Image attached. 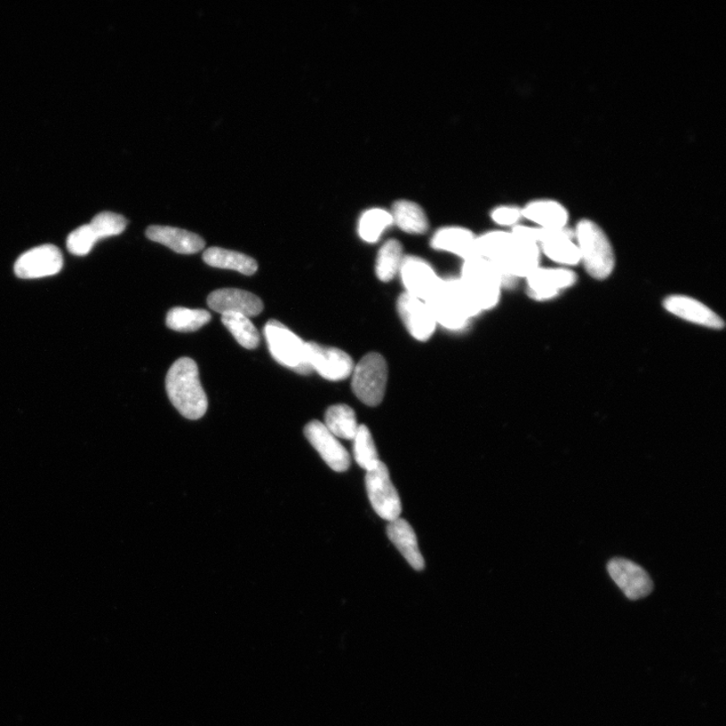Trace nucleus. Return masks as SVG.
Masks as SVG:
<instances>
[{"instance_id":"29","label":"nucleus","mask_w":726,"mask_h":726,"mask_svg":"<svg viewBox=\"0 0 726 726\" xmlns=\"http://www.w3.org/2000/svg\"><path fill=\"white\" fill-rule=\"evenodd\" d=\"M354 454L356 464L366 473L376 468L380 460L371 431L365 425H359L354 439Z\"/></svg>"},{"instance_id":"5","label":"nucleus","mask_w":726,"mask_h":726,"mask_svg":"<svg viewBox=\"0 0 726 726\" xmlns=\"http://www.w3.org/2000/svg\"><path fill=\"white\" fill-rule=\"evenodd\" d=\"M266 340L271 356L286 369L302 376L313 372L307 361L306 342L277 320H269L265 329Z\"/></svg>"},{"instance_id":"22","label":"nucleus","mask_w":726,"mask_h":726,"mask_svg":"<svg viewBox=\"0 0 726 726\" xmlns=\"http://www.w3.org/2000/svg\"><path fill=\"white\" fill-rule=\"evenodd\" d=\"M522 215L542 228L562 229L568 225V213L564 207L553 201H536L525 207Z\"/></svg>"},{"instance_id":"31","label":"nucleus","mask_w":726,"mask_h":726,"mask_svg":"<svg viewBox=\"0 0 726 726\" xmlns=\"http://www.w3.org/2000/svg\"><path fill=\"white\" fill-rule=\"evenodd\" d=\"M90 226L98 241H100L103 238L122 235L126 228L127 221L123 215L102 212L92 219Z\"/></svg>"},{"instance_id":"4","label":"nucleus","mask_w":726,"mask_h":726,"mask_svg":"<svg viewBox=\"0 0 726 726\" xmlns=\"http://www.w3.org/2000/svg\"><path fill=\"white\" fill-rule=\"evenodd\" d=\"M581 261L589 276L596 280L608 278L616 266V259L608 236L590 220H581L577 227Z\"/></svg>"},{"instance_id":"21","label":"nucleus","mask_w":726,"mask_h":726,"mask_svg":"<svg viewBox=\"0 0 726 726\" xmlns=\"http://www.w3.org/2000/svg\"><path fill=\"white\" fill-rule=\"evenodd\" d=\"M203 261L210 267L236 270L245 276L253 275L259 268L258 262L249 255L221 249V247H211L205 251Z\"/></svg>"},{"instance_id":"17","label":"nucleus","mask_w":726,"mask_h":726,"mask_svg":"<svg viewBox=\"0 0 726 726\" xmlns=\"http://www.w3.org/2000/svg\"><path fill=\"white\" fill-rule=\"evenodd\" d=\"M664 308L668 312L683 320L705 326L707 329H722L724 327L722 319L696 299L674 295L664 301Z\"/></svg>"},{"instance_id":"32","label":"nucleus","mask_w":726,"mask_h":726,"mask_svg":"<svg viewBox=\"0 0 726 726\" xmlns=\"http://www.w3.org/2000/svg\"><path fill=\"white\" fill-rule=\"evenodd\" d=\"M98 238L93 234L90 225L78 227L67 238L68 251L77 257H83L91 252Z\"/></svg>"},{"instance_id":"15","label":"nucleus","mask_w":726,"mask_h":726,"mask_svg":"<svg viewBox=\"0 0 726 726\" xmlns=\"http://www.w3.org/2000/svg\"><path fill=\"white\" fill-rule=\"evenodd\" d=\"M577 280V274L566 269L539 267L526 277L530 297L539 301L555 298L562 290L570 288Z\"/></svg>"},{"instance_id":"11","label":"nucleus","mask_w":726,"mask_h":726,"mask_svg":"<svg viewBox=\"0 0 726 726\" xmlns=\"http://www.w3.org/2000/svg\"><path fill=\"white\" fill-rule=\"evenodd\" d=\"M398 274L406 293L423 302H427L442 282L426 261L412 255L404 258Z\"/></svg>"},{"instance_id":"3","label":"nucleus","mask_w":726,"mask_h":726,"mask_svg":"<svg viewBox=\"0 0 726 726\" xmlns=\"http://www.w3.org/2000/svg\"><path fill=\"white\" fill-rule=\"evenodd\" d=\"M425 303L436 323L451 331L465 329L470 320L482 312L460 278L442 280Z\"/></svg>"},{"instance_id":"20","label":"nucleus","mask_w":726,"mask_h":726,"mask_svg":"<svg viewBox=\"0 0 726 726\" xmlns=\"http://www.w3.org/2000/svg\"><path fill=\"white\" fill-rule=\"evenodd\" d=\"M387 534L389 540L414 570L424 569L425 560L420 552L416 534L408 522L401 517L389 522L387 526Z\"/></svg>"},{"instance_id":"28","label":"nucleus","mask_w":726,"mask_h":726,"mask_svg":"<svg viewBox=\"0 0 726 726\" xmlns=\"http://www.w3.org/2000/svg\"><path fill=\"white\" fill-rule=\"evenodd\" d=\"M221 322L243 347L255 349L260 346V333L251 321V318L242 314L227 313L221 316Z\"/></svg>"},{"instance_id":"7","label":"nucleus","mask_w":726,"mask_h":726,"mask_svg":"<svg viewBox=\"0 0 726 726\" xmlns=\"http://www.w3.org/2000/svg\"><path fill=\"white\" fill-rule=\"evenodd\" d=\"M387 384L388 365L380 354H366L354 366L351 387L362 403L379 406L384 400Z\"/></svg>"},{"instance_id":"27","label":"nucleus","mask_w":726,"mask_h":726,"mask_svg":"<svg viewBox=\"0 0 726 726\" xmlns=\"http://www.w3.org/2000/svg\"><path fill=\"white\" fill-rule=\"evenodd\" d=\"M393 225L392 213L381 209H372L365 211L359 219L358 235L365 243H374Z\"/></svg>"},{"instance_id":"23","label":"nucleus","mask_w":726,"mask_h":726,"mask_svg":"<svg viewBox=\"0 0 726 726\" xmlns=\"http://www.w3.org/2000/svg\"><path fill=\"white\" fill-rule=\"evenodd\" d=\"M392 217L395 225L410 235L425 234L429 222L424 210L414 202L400 201L393 206Z\"/></svg>"},{"instance_id":"30","label":"nucleus","mask_w":726,"mask_h":726,"mask_svg":"<svg viewBox=\"0 0 726 726\" xmlns=\"http://www.w3.org/2000/svg\"><path fill=\"white\" fill-rule=\"evenodd\" d=\"M573 235H563L541 244L542 251L550 260L564 266H576L581 261L577 243L572 242Z\"/></svg>"},{"instance_id":"25","label":"nucleus","mask_w":726,"mask_h":726,"mask_svg":"<svg viewBox=\"0 0 726 726\" xmlns=\"http://www.w3.org/2000/svg\"><path fill=\"white\" fill-rule=\"evenodd\" d=\"M405 255L403 246L396 239H390L380 247L376 262V275L379 280L388 283L400 273Z\"/></svg>"},{"instance_id":"6","label":"nucleus","mask_w":726,"mask_h":726,"mask_svg":"<svg viewBox=\"0 0 726 726\" xmlns=\"http://www.w3.org/2000/svg\"><path fill=\"white\" fill-rule=\"evenodd\" d=\"M459 278L482 311L498 305L502 282L500 271L491 261L483 258L465 261Z\"/></svg>"},{"instance_id":"14","label":"nucleus","mask_w":726,"mask_h":726,"mask_svg":"<svg viewBox=\"0 0 726 726\" xmlns=\"http://www.w3.org/2000/svg\"><path fill=\"white\" fill-rule=\"evenodd\" d=\"M397 306L406 330L414 339L427 341L432 337L437 323L425 302L405 293L397 299Z\"/></svg>"},{"instance_id":"9","label":"nucleus","mask_w":726,"mask_h":726,"mask_svg":"<svg viewBox=\"0 0 726 726\" xmlns=\"http://www.w3.org/2000/svg\"><path fill=\"white\" fill-rule=\"evenodd\" d=\"M306 350L311 368L322 378L338 381L353 374L354 370L353 358L345 351L318 345L316 342H306Z\"/></svg>"},{"instance_id":"12","label":"nucleus","mask_w":726,"mask_h":726,"mask_svg":"<svg viewBox=\"0 0 726 726\" xmlns=\"http://www.w3.org/2000/svg\"><path fill=\"white\" fill-rule=\"evenodd\" d=\"M308 441L320 454L322 459L334 472L345 473L350 466V456L338 438L335 437L324 423L314 420L305 427Z\"/></svg>"},{"instance_id":"19","label":"nucleus","mask_w":726,"mask_h":726,"mask_svg":"<svg viewBox=\"0 0 726 726\" xmlns=\"http://www.w3.org/2000/svg\"><path fill=\"white\" fill-rule=\"evenodd\" d=\"M475 242L476 237L466 228L444 227L431 239V246L437 251L457 254L465 261L478 258Z\"/></svg>"},{"instance_id":"13","label":"nucleus","mask_w":726,"mask_h":726,"mask_svg":"<svg viewBox=\"0 0 726 726\" xmlns=\"http://www.w3.org/2000/svg\"><path fill=\"white\" fill-rule=\"evenodd\" d=\"M63 263L58 247L46 244L23 253L15 262L14 271L19 278L31 280L58 274Z\"/></svg>"},{"instance_id":"24","label":"nucleus","mask_w":726,"mask_h":726,"mask_svg":"<svg viewBox=\"0 0 726 726\" xmlns=\"http://www.w3.org/2000/svg\"><path fill=\"white\" fill-rule=\"evenodd\" d=\"M324 425L337 438L354 440L358 424L355 412L347 405H334L325 413Z\"/></svg>"},{"instance_id":"33","label":"nucleus","mask_w":726,"mask_h":726,"mask_svg":"<svg viewBox=\"0 0 726 726\" xmlns=\"http://www.w3.org/2000/svg\"><path fill=\"white\" fill-rule=\"evenodd\" d=\"M522 217V210L512 206L499 207V209H494L491 214V218L494 222L505 226H515Z\"/></svg>"},{"instance_id":"18","label":"nucleus","mask_w":726,"mask_h":726,"mask_svg":"<svg viewBox=\"0 0 726 726\" xmlns=\"http://www.w3.org/2000/svg\"><path fill=\"white\" fill-rule=\"evenodd\" d=\"M146 235L149 241L166 245L182 254H194L205 247L202 237L185 229L151 226L147 229Z\"/></svg>"},{"instance_id":"16","label":"nucleus","mask_w":726,"mask_h":726,"mask_svg":"<svg viewBox=\"0 0 726 726\" xmlns=\"http://www.w3.org/2000/svg\"><path fill=\"white\" fill-rule=\"evenodd\" d=\"M207 304L220 314L235 313L246 317L260 315L263 310L261 300L255 295L238 289H220L212 292Z\"/></svg>"},{"instance_id":"2","label":"nucleus","mask_w":726,"mask_h":726,"mask_svg":"<svg viewBox=\"0 0 726 726\" xmlns=\"http://www.w3.org/2000/svg\"><path fill=\"white\" fill-rule=\"evenodd\" d=\"M166 389L170 401L183 417L198 420L204 416L209 408V400L193 359L182 357L171 366L166 378Z\"/></svg>"},{"instance_id":"26","label":"nucleus","mask_w":726,"mask_h":726,"mask_svg":"<svg viewBox=\"0 0 726 726\" xmlns=\"http://www.w3.org/2000/svg\"><path fill=\"white\" fill-rule=\"evenodd\" d=\"M209 311L175 307L169 311L166 318L167 326L178 332H193L209 323Z\"/></svg>"},{"instance_id":"10","label":"nucleus","mask_w":726,"mask_h":726,"mask_svg":"<svg viewBox=\"0 0 726 726\" xmlns=\"http://www.w3.org/2000/svg\"><path fill=\"white\" fill-rule=\"evenodd\" d=\"M611 579L630 601L647 597L653 588V581L640 565L625 558H613L608 564Z\"/></svg>"},{"instance_id":"8","label":"nucleus","mask_w":726,"mask_h":726,"mask_svg":"<svg viewBox=\"0 0 726 726\" xmlns=\"http://www.w3.org/2000/svg\"><path fill=\"white\" fill-rule=\"evenodd\" d=\"M365 488L374 512L381 518L389 523L400 517L401 499L390 481L387 465L381 461L376 468L366 473Z\"/></svg>"},{"instance_id":"1","label":"nucleus","mask_w":726,"mask_h":726,"mask_svg":"<svg viewBox=\"0 0 726 726\" xmlns=\"http://www.w3.org/2000/svg\"><path fill=\"white\" fill-rule=\"evenodd\" d=\"M478 258L492 263L501 277L502 286L510 288L518 278H526L539 268L540 247L514 233L491 231L476 237Z\"/></svg>"}]
</instances>
